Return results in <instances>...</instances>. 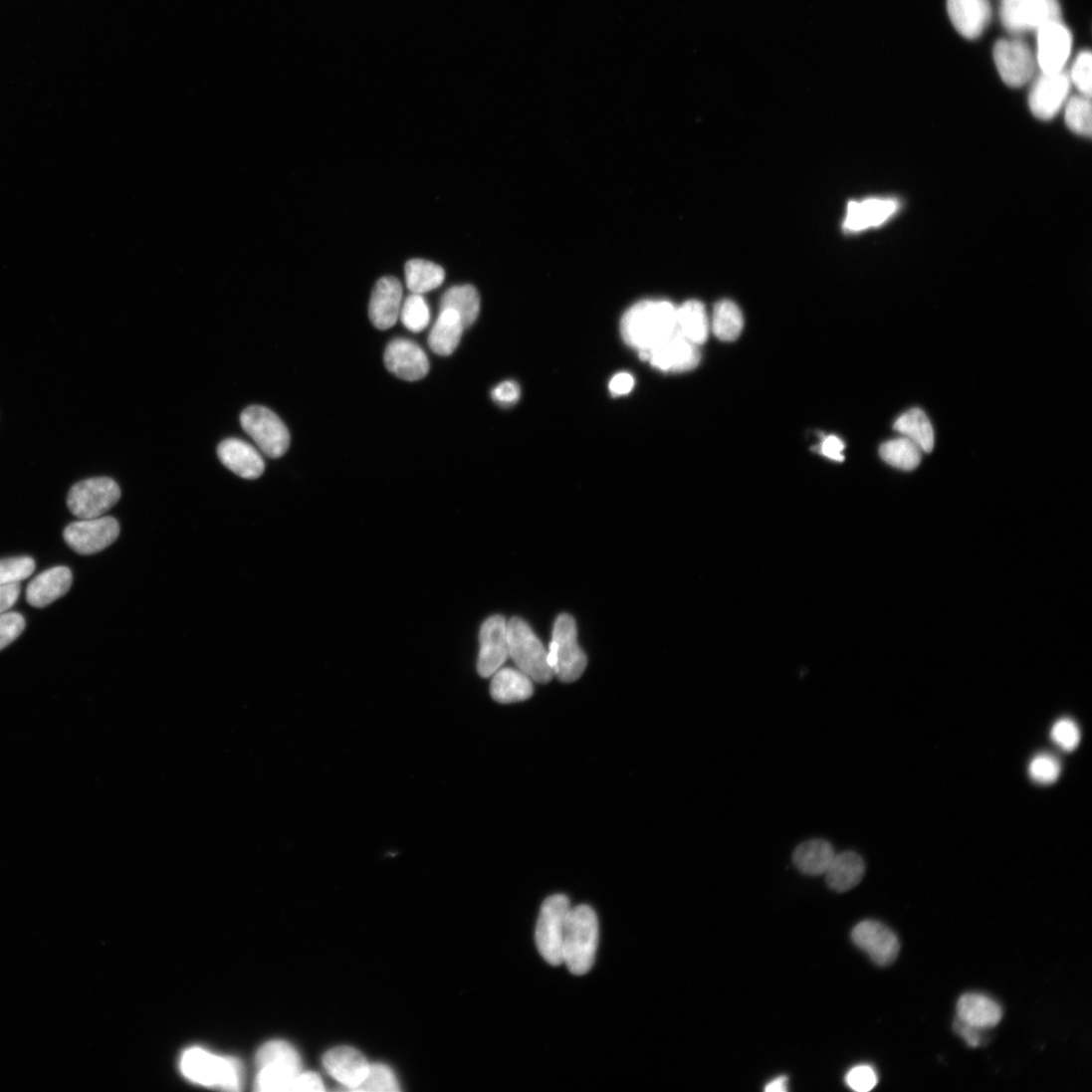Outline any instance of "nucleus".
<instances>
[{
	"label": "nucleus",
	"instance_id": "nucleus-1",
	"mask_svg": "<svg viewBox=\"0 0 1092 1092\" xmlns=\"http://www.w3.org/2000/svg\"><path fill=\"white\" fill-rule=\"evenodd\" d=\"M677 307L668 301L646 300L629 308L620 331L631 348L644 355L677 332Z\"/></svg>",
	"mask_w": 1092,
	"mask_h": 1092
},
{
	"label": "nucleus",
	"instance_id": "nucleus-2",
	"mask_svg": "<svg viewBox=\"0 0 1092 1092\" xmlns=\"http://www.w3.org/2000/svg\"><path fill=\"white\" fill-rule=\"evenodd\" d=\"M599 942V923L589 906L571 908L562 947V963L570 974H588L595 963Z\"/></svg>",
	"mask_w": 1092,
	"mask_h": 1092
},
{
	"label": "nucleus",
	"instance_id": "nucleus-3",
	"mask_svg": "<svg viewBox=\"0 0 1092 1092\" xmlns=\"http://www.w3.org/2000/svg\"><path fill=\"white\" fill-rule=\"evenodd\" d=\"M180 1070L191 1082L228 1091H239L243 1084L240 1062L215 1055L203 1048L187 1049L180 1059Z\"/></svg>",
	"mask_w": 1092,
	"mask_h": 1092
},
{
	"label": "nucleus",
	"instance_id": "nucleus-4",
	"mask_svg": "<svg viewBox=\"0 0 1092 1092\" xmlns=\"http://www.w3.org/2000/svg\"><path fill=\"white\" fill-rule=\"evenodd\" d=\"M509 656L533 681L546 684L553 678L547 652L532 627L524 619L513 617L507 623Z\"/></svg>",
	"mask_w": 1092,
	"mask_h": 1092
},
{
	"label": "nucleus",
	"instance_id": "nucleus-5",
	"mask_svg": "<svg viewBox=\"0 0 1092 1092\" xmlns=\"http://www.w3.org/2000/svg\"><path fill=\"white\" fill-rule=\"evenodd\" d=\"M576 634L574 619L560 614L554 622L547 662L553 676L564 683L579 680L587 667V657L577 645Z\"/></svg>",
	"mask_w": 1092,
	"mask_h": 1092
},
{
	"label": "nucleus",
	"instance_id": "nucleus-6",
	"mask_svg": "<svg viewBox=\"0 0 1092 1092\" xmlns=\"http://www.w3.org/2000/svg\"><path fill=\"white\" fill-rule=\"evenodd\" d=\"M568 898L555 894L546 899L537 925L536 940L544 959L552 967L562 965V947L570 912Z\"/></svg>",
	"mask_w": 1092,
	"mask_h": 1092
},
{
	"label": "nucleus",
	"instance_id": "nucleus-7",
	"mask_svg": "<svg viewBox=\"0 0 1092 1092\" xmlns=\"http://www.w3.org/2000/svg\"><path fill=\"white\" fill-rule=\"evenodd\" d=\"M240 422L243 430L268 457L280 459L288 452L290 432L272 410L263 406H250L242 412Z\"/></svg>",
	"mask_w": 1092,
	"mask_h": 1092
},
{
	"label": "nucleus",
	"instance_id": "nucleus-8",
	"mask_svg": "<svg viewBox=\"0 0 1092 1092\" xmlns=\"http://www.w3.org/2000/svg\"><path fill=\"white\" fill-rule=\"evenodd\" d=\"M120 498L118 485L109 478H93L76 484L68 496V506L75 517L94 520L104 516Z\"/></svg>",
	"mask_w": 1092,
	"mask_h": 1092
},
{
	"label": "nucleus",
	"instance_id": "nucleus-9",
	"mask_svg": "<svg viewBox=\"0 0 1092 1092\" xmlns=\"http://www.w3.org/2000/svg\"><path fill=\"white\" fill-rule=\"evenodd\" d=\"M1000 19L1009 32L1021 34L1060 22L1061 10L1057 0H1003Z\"/></svg>",
	"mask_w": 1092,
	"mask_h": 1092
},
{
	"label": "nucleus",
	"instance_id": "nucleus-10",
	"mask_svg": "<svg viewBox=\"0 0 1092 1092\" xmlns=\"http://www.w3.org/2000/svg\"><path fill=\"white\" fill-rule=\"evenodd\" d=\"M993 57L1000 78L1010 88L1024 86L1035 74V56L1030 47L1020 40L998 41Z\"/></svg>",
	"mask_w": 1092,
	"mask_h": 1092
},
{
	"label": "nucleus",
	"instance_id": "nucleus-11",
	"mask_svg": "<svg viewBox=\"0 0 1092 1092\" xmlns=\"http://www.w3.org/2000/svg\"><path fill=\"white\" fill-rule=\"evenodd\" d=\"M119 536V525L112 518L82 520L64 531V540L78 553L90 555L111 546Z\"/></svg>",
	"mask_w": 1092,
	"mask_h": 1092
},
{
	"label": "nucleus",
	"instance_id": "nucleus-12",
	"mask_svg": "<svg viewBox=\"0 0 1092 1092\" xmlns=\"http://www.w3.org/2000/svg\"><path fill=\"white\" fill-rule=\"evenodd\" d=\"M851 937L853 943L880 968L891 966L901 950L897 936L876 921L861 922L853 929Z\"/></svg>",
	"mask_w": 1092,
	"mask_h": 1092
},
{
	"label": "nucleus",
	"instance_id": "nucleus-13",
	"mask_svg": "<svg viewBox=\"0 0 1092 1092\" xmlns=\"http://www.w3.org/2000/svg\"><path fill=\"white\" fill-rule=\"evenodd\" d=\"M655 368L665 372H683L694 369L701 360L699 346L678 331L644 355Z\"/></svg>",
	"mask_w": 1092,
	"mask_h": 1092
},
{
	"label": "nucleus",
	"instance_id": "nucleus-14",
	"mask_svg": "<svg viewBox=\"0 0 1092 1092\" xmlns=\"http://www.w3.org/2000/svg\"><path fill=\"white\" fill-rule=\"evenodd\" d=\"M478 672L483 678L493 676L509 657L507 622L495 615L488 618L480 631Z\"/></svg>",
	"mask_w": 1092,
	"mask_h": 1092
},
{
	"label": "nucleus",
	"instance_id": "nucleus-15",
	"mask_svg": "<svg viewBox=\"0 0 1092 1092\" xmlns=\"http://www.w3.org/2000/svg\"><path fill=\"white\" fill-rule=\"evenodd\" d=\"M1072 35L1061 22H1049L1038 30L1037 60L1043 74L1063 71L1070 56Z\"/></svg>",
	"mask_w": 1092,
	"mask_h": 1092
},
{
	"label": "nucleus",
	"instance_id": "nucleus-16",
	"mask_svg": "<svg viewBox=\"0 0 1092 1092\" xmlns=\"http://www.w3.org/2000/svg\"><path fill=\"white\" fill-rule=\"evenodd\" d=\"M403 288L399 280L380 279L371 293L368 314L373 327L379 330L392 328L400 317Z\"/></svg>",
	"mask_w": 1092,
	"mask_h": 1092
},
{
	"label": "nucleus",
	"instance_id": "nucleus-17",
	"mask_svg": "<svg viewBox=\"0 0 1092 1092\" xmlns=\"http://www.w3.org/2000/svg\"><path fill=\"white\" fill-rule=\"evenodd\" d=\"M1070 88L1071 79L1063 71L1043 74L1030 94L1029 104L1034 115L1043 120L1053 118L1066 102Z\"/></svg>",
	"mask_w": 1092,
	"mask_h": 1092
},
{
	"label": "nucleus",
	"instance_id": "nucleus-18",
	"mask_svg": "<svg viewBox=\"0 0 1092 1092\" xmlns=\"http://www.w3.org/2000/svg\"><path fill=\"white\" fill-rule=\"evenodd\" d=\"M383 360L393 374L408 381L422 379L430 368L424 350L408 339L392 341L385 349Z\"/></svg>",
	"mask_w": 1092,
	"mask_h": 1092
},
{
	"label": "nucleus",
	"instance_id": "nucleus-19",
	"mask_svg": "<svg viewBox=\"0 0 1092 1092\" xmlns=\"http://www.w3.org/2000/svg\"><path fill=\"white\" fill-rule=\"evenodd\" d=\"M218 457L227 469L246 480L261 478L266 469L261 454L252 445L237 438L222 441L218 446Z\"/></svg>",
	"mask_w": 1092,
	"mask_h": 1092
},
{
	"label": "nucleus",
	"instance_id": "nucleus-20",
	"mask_svg": "<svg viewBox=\"0 0 1092 1092\" xmlns=\"http://www.w3.org/2000/svg\"><path fill=\"white\" fill-rule=\"evenodd\" d=\"M328 1072L349 1090H356L366 1077L370 1064L356 1049L341 1046L328 1051L324 1058Z\"/></svg>",
	"mask_w": 1092,
	"mask_h": 1092
},
{
	"label": "nucleus",
	"instance_id": "nucleus-21",
	"mask_svg": "<svg viewBox=\"0 0 1092 1092\" xmlns=\"http://www.w3.org/2000/svg\"><path fill=\"white\" fill-rule=\"evenodd\" d=\"M948 14L955 29L970 40L983 35L991 19L988 0H948Z\"/></svg>",
	"mask_w": 1092,
	"mask_h": 1092
},
{
	"label": "nucleus",
	"instance_id": "nucleus-22",
	"mask_svg": "<svg viewBox=\"0 0 1092 1092\" xmlns=\"http://www.w3.org/2000/svg\"><path fill=\"white\" fill-rule=\"evenodd\" d=\"M74 582L68 566H55L38 574L27 588V601L36 608H44L68 594Z\"/></svg>",
	"mask_w": 1092,
	"mask_h": 1092
},
{
	"label": "nucleus",
	"instance_id": "nucleus-23",
	"mask_svg": "<svg viewBox=\"0 0 1092 1092\" xmlns=\"http://www.w3.org/2000/svg\"><path fill=\"white\" fill-rule=\"evenodd\" d=\"M898 208L899 203L893 199H870L863 202H851L848 206L844 227L850 232H860L880 226L889 220Z\"/></svg>",
	"mask_w": 1092,
	"mask_h": 1092
},
{
	"label": "nucleus",
	"instance_id": "nucleus-24",
	"mask_svg": "<svg viewBox=\"0 0 1092 1092\" xmlns=\"http://www.w3.org/2000/svg\"><path fill=\"white\" fill-rule=\"evenodd\" d=\"M1002 1014L1001 1006L984 994L967 993L957 1002V1018L982 1030L997 1025Z\"/></svg>",
	"mask_w": 1092,
	"mask_h": 1092
},
{
	"label": "nucleus",
	"instance_id": "nucleus-25",
	"mask_svg": "<svg viewBox=\"0 0 1092 1092\" xmlns=\"http://www.w3.org/2000/svg\"><path fill=\"white\" fill-rule=\"evenodd\" d=\"M865 873L866 865L863 858L855 852L848 851L834 856L825 872V880L831 890L844 893L859 885Z\"/></svg>",
	"mask_w": 1092,
	"mask_h": 1092
},
{
	"label": "nucleus",
	"instance_id": "nucleus-26",
	"mask_svg": "<svg viewBox=\"0 0 1092 1092\" xmlns=\"http://www.w3.org/2000/svg\"><path fill=\"white\" fill-rule=\"evenodd\" d=\"M465 328L459 314L451 309L441 310L429 334L428 345L441 356L453 354L458 348Z\"/></svg>",
	"mask_w": 1092,
	"mask_h": 1092
},
{
	"label": "nucleus",
	"instance_id": "nucleus-27",
	"mask_svg": "<svg viewBox=\"0 0 1092 1092\" xmlns=\"http://www.w3.org/2000/svg\"><path fill=\"white\" fill-rule=\"evenodd\" d=\"M490 692L502 704L525 701L534 694L533 680L521 670L500 669L494 674Z\"/></svg>",
	"mask_w": 1092,
	"mask_h": 1092
},
{
	"label": "nucleus",
	"instance_id": "nucleus-28",
	"mask_svg": "<svg viewBox=\"0 0 1092 1092\" xmlns=\"http://www.w3.org/2000/svg\"><path fill=\"white\" fill-rule=\"evenodd\" d=\"M677 331L692 343L700 346L709 339L711 323L704 305L696 300L677 308Z\"/></svg>",
	"mask_w": 1092,
	"mask_h": 1092
},
{
	"label": "nucleus",
	"instance_id": "nucleus-29",
	"mask_svg": "<svg viewBox=\"0 0 1092 1092\" xmlns=\"http://www.w3.org/2000/svg\"><path fill=\"white\" fill-rule=\"evenodd\" d=\"M836 853L825 840L814 839L800 844L793 852L792 861L796 869L807 876L825 874Z\"/></svg>",
	"mask_w": 1092,
	"mask_h": 1092
},
{
	"label": "nucleus",
	"instance_id": "nucleus-30",
	"mask_svg": "<svg viewBox=\"0 0 1092 1092\" xmlns=\"http://www.w3.org/2000/svg\"><path fill=\"white\" fill-rule=\"evenodd\" d=\"M893 428L916 443L923 453H932L935 445L934 429L923 410L915 408L906 412L895 421Z\"/></svg>",
	"mask_w": 1092,
	"mask_h": 1092
},
{
	"label": "nucleus",
	"instance_id": "nucleus-31",
	"mask_svg": "<svg viewBox=\"0 0 1092 1092\" xmlns=\"http://www.w3.org/2000/svg\"><path fill=\"white\" fill-rule=\"evenodd\" d=\"M481 300L473 286H457L449 289L441 298L440 310L456 311L465 329L471 328L480 314Z\"/></svg>",
	"mask_w": 1092,
	"mask_h": 1092
},
{
	"label": "nucleus",
	"instance_id": "nucleus-32",
	"mask_svg": "<svg viewBox=\"0 0 1092 1092\" xmlns=\"http://www.w3.org/2000/svg\"><path fill=\"white\" fill-rule=\"evenodd\" d=\"M922 449L907 437H899L883 443L880 457L889 466L903 471H914L922 462Z\"/></svg>",
	"mask_w": 1092,
	"mask_h": 1092
},
{
	"label": "nucleus",
	"instance_id": "nucleus-33",
	"mask_svg": "<svg viewBox=\"0 0 1092 1092\" xmlns=\"http://www.w3.org/2000/svg\"><path fill=\"white\" fill-rule=\"evenodd\" d=\"M406 284L412 294H425L439 288L445 279L444 270L430 262L413 260L405 268Z\"/></svg>",
	"mask_w": 1092,
	"mask_h": 1092
},
{
	"label": "nucleus",
	"instance_id": "nucleus-34",
	"mask_svg": "<svg viewBox=\"0 0 1092 1092\" xmlns=\"http://www.w3.org/2000/svg\"><path fill=\"white\" fill-rule=\"evenodd\" d=\"M711 329L720 340L734 341L738 339L744 329V318L740 308L729 300L718 303L714 311Z\"/></svg>",
	"mask_w": 1092,
	"mask_h": 1092
},
{
	"label": "nucleus",
	"instance_id": "nucleus-35",
	"mask_svg": "<svg viewBox=\"0 0 1092 1092\" xmlns=\"http://www.w3.org/2000/svg\"><path fill=\"white\" fill-rule=\"evenodd\" d=\"M259 1070L255 1088L264 1092L291 1091L295 1079L302 1072L301 1068L288 1065H268Z\"/></svg>",
	"mask_w": 1092,
	"mask_h": 1092
},
{
	"label": "nucleus",
	"instance_id": "nucleus-36",
	"mask_svg": "<svg viewBox=\"0 0 1092 1092\" xmlns=\"http://www.w3.org/2000/svg\"><path fill=\"white\" fill-rule=\"evenodd\" d=\"M257 1067L268 1065H288L301 1068L298 1051L288 1042L276 1040L265 1044L257 1053Z\"/></svg>",
	"mask_w": 1092,
	"mask_h": 1092
},
{
	"label": "nucleus",
	"instance_id": "nucleus-37",
	"mask_svg": "<svg viewBox=\"0 0 1092 1092\" xmlns=\"http://www.w3.org/2000/svg\"><path fill=\"white\" fill-rule=\"evenodd\" d=\"M400 318L403 326L410 331L418 333L427 328L430 324V309L419 294H412L402 304Z\"/></svg>",
	"mask_w": 1092,
	"mask_h": 1092
},
{
	"label": "nucleus",
	"instance_id": "nucleus-38",
	"mask_svg": "<svg viewBox=\"0 0 1092 1092\" xmlns=\"http://www.w3.org/2000/svg\"><path fill=\"white\" fill-rule=\"evenodd\" d=\"M1065 120L1072 132L1090 137L1092 130L1090 99L1084 96L1072 98L1066 107Z\"/></svg>",
	"mask_w": 1092,
	"mask_h": 1092
},
{
	"label": "nucleus",
	"instance_id": "nucleus-39",
	"mask_svg": "<svg viewBox=\"0 0 1092 1092\" xmlns=\"http://www.w3.org/2000/svg\"><path fill=\"white\" fill-rule=\"evenodd\" d=\"M355 1091L397 1092L400 1091V1087L395 1073L389 1066L373 1064L369 1066L366 1077Z\"/></svg>",
	"mask_w": 1092,
	"mask_h": 1092
},
{
	"label": "nucleus",
	"instance_id": "nucleus-40",
	"mask_svg": "<svg viewBox=\"0 0 1092 1092\" xmlns=\"http://www.w3.org/2000/svg\"><path fill=\"white\" fill-rule=\"evenodd\" d=\"M35 569L36 562L31 556L0 559V586L19 584L33 574Z\"/></svg>",
	"mask_w": 1092,
	"mask_h": 1092
},
{
	"label": "nucleus",
	"instance_id": "nucleus-41",
	"mask_svg": "<svg viewBox=\"0 0 1092 1092\" xmlns=\"http://www.w3.org/2000/svg\"><path fill=\"white\" fill-rule=\"evenodd\" d=\"M1061 763L1050 754H1039L1029 764L1030 778L1040 785H1051L1061 775Z\"/></svg>",
	"mask_w": 1092,
	"mask_h": 1092
},
{
	"label": "nucleus",
	"instance_id": "nucleus-42",
	"mask_svg": "<svg viewBox=\"0 0 1092 1092\" xmlns=\"http://www.w3.org/2000/svg\"><path fill=\"white\" fill-rule=\"evenodd\" d=\"M1051 740L1061 750L1073 752L1081 740L1080 730L1072 720L1061 719L1052 727Z\"/></svg>",
	"mask_w": 1092,
	"mask_h": 1092
},
{
	"label": "nucleus",
	"instance_id": "nucleus-43",
	"mask_svg": "<svg viewBox=\"0 0 1092 1092\" xmlns=\"http://www.w3.org/2000/svg\"><path fill=\"white\" fill-rule=\"evenodd\" d=\"M1091 67L1092 55L1089 51L1081 52L1075 62L1071 73V82L1077 87L1082 96L1091 98Z\"/></svg>",
	"mask_w": 1092,
	"mask_h": 1092
},
{
	"label": "nucleus",
	"instance_id": "nucleus-44",
	"mask_svg": "<svg viewBox=\"0 0 1092 1092\" xmlns=\"http://www.w3.org/2000/svg\"><path fill=\"white\" fill-rule=\"evenodd\" d=\"M26 621L22 614L5 612L0 614V651L12 644L24 631Z\"/></svg>",
	"mask_w": 1092,
	"mask_h": 1092
},
{
	"label": "nucleus",
	"instance_id": "nucleus-45",
	"mask_svg": "<svg viewBox=\"0 0 1092 1092\" xmlns=\"http://www.w3.org/2000/svg\"><path fill=\"white\" fill-rule=\"evenodd\" d=\"M847 1085L858 1092H868L878 1083L876 1070L870 1065H858L853 1067L846 1075Z\"/></svg>",
	"mask_w": 1092,
	"mask_h": 1092
},
{
	"label": "nucleus",
	"instance_id": "nucleus-46",
	"mask_svg": "<svg viewBox=\"0 0 1092 1092\" xmlns=\"http://www.w3.org/2000/svg\"><path fill=\"white\" fill-rule=\"evenodd\" d=\"M521 397L520 385L516 381L506 380L492 391L493 400L502 406L516 404Z\"/></svg>",
	"mask_w": 1092,
	"mask_h": 1092
},
{
	"label": "nucleus",
	"instance_id": "nucleus-47",
	"mask_svg": "<svg viewBox=\"0 0 1092 1092\" xmlns=\"http://www.w3.org/2000/svg\"><path fill=\"white\" fill-rule=\"evenodd\" d=\"M844 449L845 443L842 439L834 435L823 437L819 445V453L825 458L836 462L844 461Z\"/></svg>",
	"mask_w": 1092,
	"mask_h": 1092
},
{
	"label": "nucleus",
	"instance_id": "nucleus-48",
	"mask_svg": "<svg viewBox=\"0 0 1092 1092\" xmlns=\"http://www.w3.org/2000/svg\"><path fill=\"white\" fill-rule=\"evenodd\" d=\"M954 1030L970 1047L978 1048L982 1045V1032L984 1030L979 1029V1027L971 1025L957 1017L954 1022Z\"/></svg>",
	"mask_w": 1092,
	"mask_h": 1092
},
{
	"label": "nucleus",
	"instance_id": "nucleus-49",
	"mask_svg": "<svg viewBox=\"0 0 1092 1092\" xmlns=\"http://www.w3.org/2000/svg\"><path fill=\"white\" fill-rule=\"evenodd\" d=\"M325 1084L320 1075L315 1072H301L293 1084L291 1091H324Z\"/></svg>",
	"mask_w": 1092,
	"mask_h": 1092
},
{
	"label": "nucleus",
	"instance_id": "nucleus-50",
	"mask_svg": "<svg viewBox=\"0 0 1092 1092\" xmlns=\"http://www.w3.org/2000/svg\"><path fill=\"white\" fill-rule=\"evenodd\" d=\"M634 387V378L628 372H619L613 376L609 383V391L614 397L629 394Z\"/></svg>",
	"mask_w": 1092,
	"mask_h": 1092
},
{
	"label": "nucleus",
	"instance_id": "nucleus-51",
	"mask_svg": "<svg viewBox=\"0 0 1092 1092\" xmlns=\"http://www.w3.org/2000/svg\"><path fill=\"white\" fill-rule=\"evenodd\" d=\"M20 594V584L0 586V614L12 608L17 603Z\"/></svg>",
	"mask_w": 1092,
	"mask_h": 1092
},
{
	"label": "nucleus",
	"instance_id": "nucleus-52",
	"mask_svg": "<svg viewBox=\"0 0 1092 1092\" xmlns=\"http://www.w3.org/2000/svg\"><path fill=\"white\" fill-rule=\"evenodd\" d=\"M787 1085H788V1077L786 1075H782V1076L776 1077L772 1081H769L765 1085L764 1091H766V1092H786L787 1091Z\"/></svg>",
	"mask_w": 1092,
	"mask_h": 1092
}]
</instances>
